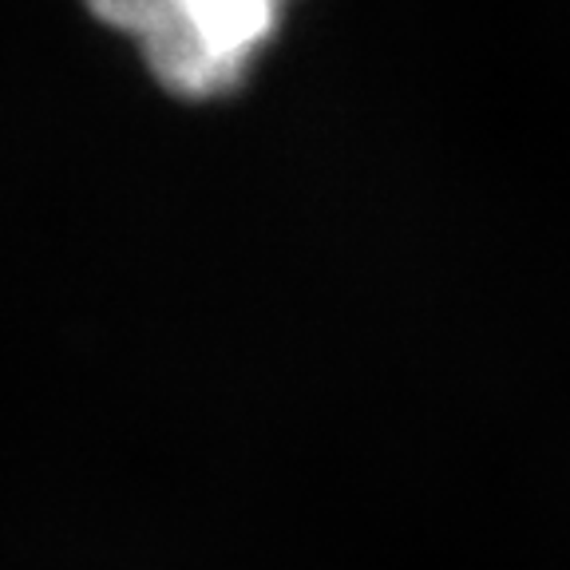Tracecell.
Segmentation results:
<instances>
[{
  "label": "cell",
  "mask_w": 570,
  "mask_h": 570,
  "mask_svg": "<svg viewBox=\"0 0 570 570\" xmlns=\"http://www.w3.org/2000/svg\"><path fill=\"white\" fill-rule=\"evenodd\" d=\"M285 0H88L104 24L139 40L151 76L175 96H223L277 28Z\"/></svg>",
  "instance_id": "6da1fadb"
}]
</instances>
